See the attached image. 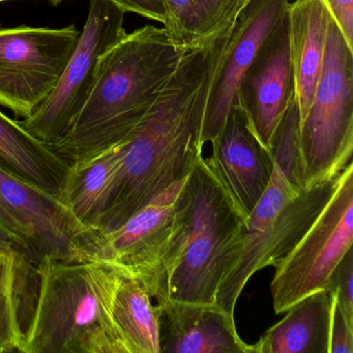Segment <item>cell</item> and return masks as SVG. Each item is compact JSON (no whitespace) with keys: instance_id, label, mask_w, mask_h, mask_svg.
I'll return each mask as SVG.
<instances>
[{"instance_id":"11","label":"cell","mask_w":353,"mask_h":353,"mask_svg":"<svg viewBox=\"0 0 353 353\" xmlns=\"http://www.w3.org/2000/svg\"><path fill=\"white\" fill-rule=\"evenodd\" d=\"M295 100L296 79L287 12L243 74L237 90V105L258 139L272 152L276 129Z\"/></svg>"},{"instance_id":"2","label":"cell","mask_w":353,"mask_h":353,"mask_svg":"<svg viewBox=\"0 0 353 353\" xmlns=\"http://www.w3.org/2000/svg\"><path fill=\"white\" fill-rule=\"evenodd\" d=\"M185 50L165 28L127 34L101 57L92 92L52 150L71 166L90 162L127 141L179 67Z\"/></svg>"},{"instance_id":"20","label":"cell","mask_w":353,"mask_h":353,"mask_svg":"<svg viewBox=\"0 0 353 353\" xmlns=\"http://www.w3.org/2000/svg\"><path fill=\"white\" fill-rule=\"evenodd\" d=\"M165 30L177 48H193L234 26L252 0H163Z\"/></svg>"},{"instance_id":"17","label":"cell","mask_w":353,"mask_h":353,"mask_svg":"<svg viewBox=\"0 0 353 353\" xmlns=\"http://www.w3.org/2000/svg\"><path fill=\"white\" fill-rule=\"evenodd\" d=\"M38 289L37 262L15 248L0 250V353H22Z\"/></svg>"},{"instance_id":"16","label":"cell","mask_w":353,"mask_h":353,"mask_svg":"<svg viewBox=\"0 0 353 353\" xmlns=\"http://www.w3.org/2000/svg\"><path fill=\"white\" fill-rule=\"evenodd\" d=\"M332 18L325 0H295L289 5L291 57L301 123L313 102Z\"/></svg>"},{"instance_id":"1","label":"cell","mask_w":353,"mask_h":353,"mask_svg":"<svg viewBox=\"0 0 353 353\" xmlns=\"http://www.w3.org/2000/svg\"><path fill=\"white\" fill-rule=\"evenodd\" d=\"M232 28L185 49L176 71L125 142L121 167L92 232H110L175 183L202 154L210 85Z\"/></svg>"},{"instance_id":"15","label":"cell","mask_w":353,"mask_h":353,"mask_svg":"<svg viewBox=\"0 0 353 353\" xmlns=\"http://www.w3.org/2000/svg\"><path fill=\"white\" fill-rule=\"evenodd\" d=\"M160 312L161 353H251L234 318L216 305L167 301Z\"/></svg>"},{"instance_id":"8","label":"cell","mask_w":353,"mask_h":353,"mask_svg":"<svg viewBox=\"0 0 353 353\" xmlns=\"http://www.w3.org/2000/svg\"><path fill=\"white\" fill-rule=\"evenodd\" d=\"M61 28H0V106L28 119L59 84L80 37Z\"/></svg>"},{"instance_id":"27","label":"cell","mask_w":353,"mask_h":353,"mask_svg":"<svg viewBox=\"0 0 353 353\" xmlns=\"http://www.w3.org/2000/svg\"><path fill=\"white\" fill-rule=\"evenodd\" d=\"M332 19L353 49V0H325Z\"/></svg>"},{"instance_id":"26","label":"cell","mask_w":353,"mask_h":353,"mask_svg":"<svg viewBox=\"0 0 353 353\" xmlns=\"http://www.w3.org/2000/svg\"><path fill=\"white\" fill-rule=\"evenodd\" d=\"M125 13L138 14L148 19L164 24L166 18L163 0H110Z\"/></svg>"},{"instance_id":"3","label":"cell","mask_w":353,"mask_h":353,"mask_svg":"<svg viewBox=\"0 0 353 353\" xmlns=\"http://www.w3.org/2000/svg\"><path fill=\"white\" fill-rule=\"evenodd\" d=\"M247 219L202 156L183 181L164 260L168 299L216 303L219 287L245 243Z\"/></svg>"},{"instance_id":"7","label":"cell","mask_w":353,"mask_h":353,"mask_svg":"<svg viewBox=\"0 0 353 353\" xmlns=\"http://www.w3.org/2000/svg\"><path fill=\"white\" fill-rule=\"evenodd\" d=\"M353 241V164L339 174L336 188L307 232L274 268L270 291L274 313L313 293L330 289L332 274Z\"/></svg>"},{"instance_id":"6","label":"cell","mask_w":353,"mask_h":353,"mask_svg":"<svg viewBox=\"0 0 353 353\" xmlns=\"http://www.w3.org/2000/svg\"><path fill=\"white\" fill-rule=\"evenodd\" d=\"M305 188L338 176L352 162L353 49L330 20L313 102L299 130Z\"/></svg>"},{"instance_id":"24","label":"cell","mask_w":353,"mask_h":353,"mask_svg":"<svg viewBox=\"0 0 353 353\" xmlns=\"http://www.w3.org/2000/svg\"><path fill=\"white\" fill-rule=\"evenodd\" d=\"M352 281L353 254L351 249L347 252L346 255L336 266L328 289V291L336 297V303L342 307L344 313L351 319H353Z\"/></svg>"},{"instance_id":"10","label":"cell","mask_w":353,"mask_h":353,"mask_svg":"<svg viewBox=\"0 0 353 353\" xmlns=\"http://www.w3.org/2000/svg\"><path fill=\"white\" fill-rule=\"evenodd\" d=\"M125 12L110 0H90L88 19L52 94L20 125L51 145L69 131L96 80L101 57L127 34Z\"/></svg>"},{"instance_id":"19","label":"cell","mask_w":353,"mask_h":353,"mask_svg":"<svg viewBox=\"0 0 353 353\" xmlns=\"http://www.w3.org/2000/svg\"><path fill=\"white\" fill-rule=\"evenodd\" d=\"M0 164L32 185L61 198L72 166L0 111Z\"/></svg>"},{"instance_id":"9","label":"cell","mask_w":353,"mask_h":353,"mask_svg":"<svg viewBox=\"0 0 353 353\" xmlns=\"http://www.w3.org/2000/svg\"><path fill=\"white\" fill-rule=\"evenodd\" d=\"M183 181L175 183L110 232H90L77 259L101 260L125 276L137 279L156 303L167 301L164 260L168 250L177 195Z\"/></svg>"},{"instance_id":"14","label":"cell","mask_w":353,"mask_h":353,"mask_svg":"<svg viewBox=\"0 0 353 353\" xmlns=\"http://www.w3.org/2000/svg\"><path fill=\"white\" fill-rule=\"evenodd\" d=\"M0 204L30 231L37 262L45 256L77 258L88 230L76 220L59 196L32 185L0 164Z\"/></svg>"},{"instance_id":"28","label":"cell","mask_w":353,"mask_h":353,"mask_svg":"<svg viewBox=\"0 0 353 353\" xmlns=\"http://www.w3.org/2000/svg\"><path fill=\"white\" fill-rule=\"evenodd\" d=\"M48 1H50L52 5L57 6L63 3V0H48Z\"/></svg>"},{"instance_id":"4","label":"cell","mask_w":353,"mask_h":353,"mask_svg":"<svg viewBox=\"0 0 353 353\" xmlns=\"http://www.w3.org/2000/svg\"><path fill=\"white\" fill-rule=\"evenodd\" d=\"M301 115L291 108L274 134V172L247 219L245 243L234 268L221 283L216 303L234 318L241 291L251 276L278 262L313 224L336 188L338 176L305 188L299 152Z\"/></svg>"},{"instance_id":"30","label":"cell","mask_w":353,"mask_h":353,"mask_svg":"<svg viewBox=\"0 0 353 353\" xmlns=\"http://www.w3.org/2000/svg\"><path fill=\"white\" fill-rule=\"evenodd\" d=\"M6 1H13V0H0V3H6Z\"/></svg>"},{"instance_id":"22","label":"cell","mask_w":353,"mask_h":353,"mask_svg":"<svg viewBox=\"0 0 353 353\" xmlns=\"http://www.w3.org/2000/svg\"><path fill=\"white\" fill-rule=\"evenodd\" d=\"M112 315L128 353H161L160 312L139 280L123 276Z\"/></svg>"},{"instance_id":"25","label":"cell","mask_w":353,"mask_h":353,"mask_svg":"<svg viewBox=\"0 0 353 353\" xmlns=\"http://www.w3.org/2000/svg\"><path fill=\"white\" fill-rule=\"evenodd\" d=\"M332 295L328 353H353V319L349 318Z\"/></svg>"},{"instance_id":"5","label":"cell","mask_w":353,"mask_h":353,"mask_svg":"<svg viewBox=\"0 0 353 353\" xmlns=\"http://www.w3.org/2000/svg\"><path fill=\"white\" fill-rule=\"evenodd\" d=\"M38 297L22 353H128L113 320L123 274L101 260L37 262Z\"/></svg>"},{"instance_id":"18","label":"cell","mask_w":353,"mask_h":353,"mask_svg":"<svg viewBox=\"0 0 353 353\" xmlns=\"http://www.w3.org/2000/svg\"><path fill=\"white\" fill-rule=\"evenodd\" d=\"M330 305L327 290L305 297L250 345L251 353H328Z\"/></svg>"},{"instance_id":"23","label":"cell","mask_w":353,"mask_h":353,"mask_svg":"<svg viewBox=\"0 0 353 353\" xmlns=\"http://www.w3.org/2000/svg\"><path fill=\"white\" fill-rule=\"evenodd\" d=\"M0 243L28 254L37 262L34 241L26 225L0 204Z\"/></svg>"},{"instance_id":"21","label":"cell","mask_w":353,"mask_h":353,"mask_svg":"<svg viewBox=\"0 0 353 353\" xmlns=\"http://www.w3.org/2000/svg\"><path fill=\"white\" fill-rule=\"evenodd\" d=\"M125 142L90 162L72 166L61 200L88 231L102 212L111 183L123 162Z\"/></svg>"},{"instance_id":"13","label":"cell","mask_w":353,"mask_h":353,"mask_svg":"<svg viewBox=\"0 0 353 353\" xmlns=\"http://www.w3.org/2000/svg\"><path fill=\"white\" fill-rule=\"evenodd\" d=\"M210 143L212 152L204 158L206 164L239 212L249 218L272 179V152L258 139L239 105L231 108Z\"/></svg>"},{"instance_id":"29","label":"cell","mask_w":353,"mask_h":353,"mask_svg":"<svg viewBox=\"0 0 353 353\" xmlns=\"http://www.w3.org/2000/svg\"><path fill=\"white\" fill-rule=\"evenodd\" d=\"M10 247V245H3V243H0V250L3 249V248Z\"/></svg>"},{"instance_id":"12","label":"cell","mask_w":353,"mask_h":353,"mask_svg":"<svg viewBox=\"0 0 353 353\" xmlns=\"http://www.w3.org/2000/svg\"><path fill=\"white\" fill-rule=\"evenodd\" d=\"M288 0H252L237 18L210 85L202 129V143L212 141L237 105L243 74L266 39L286 15Z\"/></svg>"}]
</instances>
